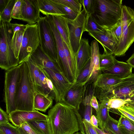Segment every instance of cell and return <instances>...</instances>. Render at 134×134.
Listing matches in <instances>:
<instances>
[{"label":"cell","instance_id":"cell-28","mask_svg":"<svg viewBox=\"0 0 134 134\" xmlns=\"http://www.w3.org/2000/svg\"><path fill=\"white\" fill-rule=\"evenodd\" d=\"M27 61L29 66L31 77L36 92L40 85L41 70L40 68L33 62L29 58Z\"/></svg>","mask_w":134,"mask_h":134},{"label":"cell","instance_id":"cell-24","mask_svg":"<svg viewBox=\"0 0 134 134\" xmlns=\"http://www.w3.org/2000/svg\"><path fill=\"white\" fill-rule=\"evenodd\" d=\"M122 79L113 75L101 73L93 85L94 88L105 90L117 84Z\"/></svg>","mask_w":134,"mask_h":134},{"label":"cell","instance_id":"cell-14","mask_svg":"<svg viewBox=\"0 0 134 134\" xmlns=\"http://www.w3.org/2000/svg\"><path fill=\"white\" fill-rule=\"evenodd\" d=\"M40 12L37 0H23L20 20L29 24H36L41 18Z\"/></svg>","mask_w":134,"mask_h":134},{"label":"cell","instance_id":"cell-13","mask_svg":"<svg viewBox=\"0 0 134 134\" xmlns=\"http://www.w3.org/2000/svg\"><path fill=\"white\" fill-rule=\"evenodd\" d=\"M9 121L14 126L19 127L23 124L34 121H46L48 120L47 115L43 114L38 111L16 110L9 114Z\"/></svg>","mask_w":134,"mask_h":134},{"label":"cell","instance_id":"cell-46","mask_svg":"<svg viewBox=\"0 0 134 134\" xmlns=\"http://www.w3.org/2000/svg\"><path fill=\"white\" fill-rule=\"evenodd\" d=\"M19 127L29 134H40L34 130L27 122L23 124Z\"/></svg>","mask_w":134,"mask_h":134},{"label":"cell","instance_id":"cell-12","mask_svg":"<svg viewBox=\"0 0 134 134\" xmlns=\"http://www.w3.org/2000/svg\"><path fill=\"white\" fill-rule=\"evenodd\" d=\"M86 14L83 9L74 20H68L70 39L73 50L75 54L79 47L83 33Z\"/></svg>","mask_w":134,"mask_h":134},{"label":"cell","instance_id":"cell-8","mask_svg":"<svg viewBox=\"0 0 134 134\" xmlns=\"http://www.w3.org/2000/svg\"><path fill=\"white\" fill-rule=\"evenodd\" d=\"M40 43L39 30L37 23L31 25L27 24L18 57L19 64L28 60Z\"/></svg>","mask_w":134,"mask_h":134},{"label":"cell","instance_id":"cell-15","mask_svg":"<svg viewBox=\"0 0 134 134\" xmlns=\"http://www.w3.org/2000/svg\"><path fill=\"white\" fill-rule=\"evenodd\" d=\"M87 83L85 84H74L65 96L62 102L78 110L83 102Z\"/></svg>","mask_w":134,"mask_h":134},{"label":"cell","instance_id":"cell-20","mask_svg":"<svg viewBox=\"0 0 134 134\" xmlns=\"http://www.w3.org/2000/svg\"><path fill=\"white\" fill-rule=\"evenodd\" d=\"M91 55L90 69V74L87 81L90 78L96 79L101 73L99 66V49L98 42L96 40L91 43Z\"/></svg>","mask_w":134,"mask_h":134},{"label":"cell","instance_id":"cell-21","mask_svg":"<svg viewBox=\"0 0 134 134\" xmlns=\"http://www.w3.org/2000/svg\"><path fill=\"white\" fill-rule=\"evenodd\" d=\"M132 68L127 63L117 60L110 68L101 71L103 73L114 75L118 77L123 79L132 74Z\"/></svg>","mask_w":134,"mask_h":134},{"label":"cell","instance_id":"cell-51","mask_svg":"<svg viewBox=\"0 0 134 134\" xmlns=\"http://www.w3.org/2000/svg\"><path fill=\"white\" fill-rule=\"evenodd\" d=\"M126 62L132 68H134V53L126 61Z\"/></svg>","mask_w":134,"mask_h":134},{"label":"cell","instance_id":"cell-16","mask_svg":"<svg viewBox=\"0 0 134 134\" xmlns=\"http://www.w3.org/2000/svg\"><path fill=\"white\" fill-rule=\"evenodd\" d=\"M91 55V47L88 39L81 38L79 49L75 54L76 62V81L80 72L90 60Z\"/></svg>","mask_w":134,"mask_h":134},{"label":"cell","instance_id":"cell-41","mask_svg":"<svg viewBox=\"0 0 134 134\" xmlns=\"http://www.w3.org/2000/svg\"><path fill=\"white\" fill-rule=\"evenodd\" d=\"M23 0H16L11 14L12 18L20 20Z\"/></svg>","mask_w":134,"mask_h":134},{"label":"cell","instance_id":"cell-31","mask_svg":"<svg viewBox=\"0 0 134 134\" xmlns=\"http://www.w3.org/2000/svg\"><path fill=\"white\" fill-rule=\"evenodd\" d=\"M109 110L105 105L100 103L98 111L96 112V116L99 121L100 129L103 130L108 121L110 115Z\"/></svg>","mask_w":134,"mask_h":134},{"label":"cell","instance_id":"cell-3","mask_svg":"<svg viewBox=\"0 0 134 134\" xmlns=\"http://www.w3.org/2000/svg\"><path fill=\"white\" fill-rule=\"evenodd\" d=\"M122 0H95L91 15L97 23L105 30L110 29L121 19Z\"/></svg>","mask_w":134,"mask_h":134},{"label":"cell","instance_id":"cell-6","mask_svg":"<svg viewBox=\"0 0 134 134\" xmlns=\"http://www.w3.org/2000/svg\"><path fill=\"white\" fill-rule=\"evenodd\" d=\"M13 35L11 23L0 21V67L6 71L19 65L11 47Z\"/></svg>","mask_w":134,"mask_h":134},{"label":"cell","instance_id":"cell-40","mask_svg":"<svg viewBox=\"0 0 134 134\" xmlns=\"http://www.w3.org/2000/svg\"><path fill=\"white\" fill-rule=\"evenodd\" d=\"M95 3V0H82L83 9L85 11L86 15H91L92 13Z\"/></svg>","mask_w":134,"mask_h":134},{"label":"cell","instance_id":"cell-34","mask_svg":"<svg viewBox=\"0 0 134 134\" xmlns=\"http://www.w3.org/2000/svg\"><path fill=\"white\" fill-rule=\"evenodd\" d=\"M16 0H9L3 10L0 13V21L10 23L12 12Z\"/></svg>","mask_w":134,"mask_h":134},{"label":"cell","instance_id":"cell-1","mask_svg":"<svg viewBox=\"0 0 134 134\" xmlns=\"http://www.w3.org/2000/svg\"><path fill=\"white\" fill-rule=\"evenodd\" d=\"M94 95L99 101L104 99L109 111L112 113L120 114L119 109H134V74L107 89L94 88Z\"/></svg>","mask_w":134,"mask_h":134},{"label":"cell","instance_id":"cell-9","mask_svg":"<svg viewBox=\"0 0 134 134\" xmlns=\"http://www.w3.org/2000/svg\"><path fill=\"white\" fill-rule=\"evenodd\" d=\"M38 26L40 45L51 59L57 62L58 55L54 36L46 16L41 17L37 23Z\"/></svg>","mask_w":134,"mask_h":134},{"label":"cell","instance_id":"cell-5","mask_svg":"<svg viewBox=\"0 0 134 134\" xmlns=\"http://www.w3.org/2000/svg\"><path fill=\"white\" fill-rule=\"evenodd\" d=\"M122 32L113 55L122 57L134 42V10L125 5L122 6L121 18Z\"/></svg>","mask_w":134,"mask_h":134},{"label":"cell","instance_id":"cell-25","mask_svg":"<svg viewBox=\"0 0 134 134\" xmlns=\"http://www.w3.org/2000/svg\"><path fill=\"white\" fill-rule=\"evenodd\" d=\"M53 100L51 98L42 94L36 93L34 99V109L45 112L52 106Z\"/></svg>","mask_w":134,"mask_h":134},{"label":"cell","instance_id":"cell-43","mask_svg":"<svg viewBox=\"0 0 134 134\" xmlns=\"http://www.w3.org/2000/svg\"><path fill=\"white\" fill-rule=\"evenodd\" d=\"M82 122L85 134H98L94 127L90 123L83 119Z\"/></svg>","mask_w":134,"mask_h":134},{"label":"cell","instance_id":"cell-47","mask_svg":"<svg viewBox=\"0 0 134 134\" xmlns=\"http://www.w3.org/2000/svg\"><path fill=\"white\" fill-rule=\"evenodd\" d=\"M9 121H10L9 114L0 107V123L8 122Z\"/></svg>","mask_w":134,"mask_h":134},{"label":"cell","instance_id":"cell-38","mask_svg":"<svg viewBox=\"0 0 134 134\" xmlns=\"http://www.w3.org/2000/svg\"><path fill=\"white\" fill-rule=\"evenodd\" d=\"M107 30L113 36L117 44L120 38L122 32V26L121 19L113 26Z\"/></svg>","mask_w":134,"mask_h":134},{"label":"cell","instance_id":"cell-11","mask_svg":"<svg viewBox=\"0 0 134 134\" xmlns=\"http://www.w3.org/2000/svg\"><path fill=\"white\" fill-rule=\"evenodd\" d=\"M41 67L52 82L55 94V100L56 103L62 102L66 94L74 83L69 82L62 73Z\"/></svg>","mask_w":134,"mask_h":134},{"label":"cell","instance_id":"cell-33","mask_svg":"<svg viewBox=\"0 0 134 134\" xmlns=\"http://www.w3.org/2000/svg\"><path fill=\"white\" fill-rule=\"evenodd\" d=\"M118 121L109 115L103 130L108 134H124L118 127Z\"/></svg>","mask_w":134,"mask_h":134},{"label":"cell","instance_id":"cell-49","mask_svg":"<svg viewBox=\"0 0 134 134\" xmlns=\"http://www.w3.org/2000/svg\"><path fill=\"white\" fill-rule=\"evenodd\" d=\"M99 123V121L96 116L92 115L91 118L90 123L93 126L98 127Z\"/></svg>","mask_w":134,"mask_h":134},{"label":"cell","instance_id":"cell-39","mask_svg":"<svg viewBox=\"0 0 134 134\" xmlns=\"http://www.w3.org/2000/svg\"><path fill=\"white\" fill-rule=\"evenodd\" d=\"M53 0L62 8L65 14V16H64L67 19L71 20H74L79 14L69 8L55 2L54 0Z\"/></svg>","mask_w":134,"mask_h":134},{"label":"cell","instance_id":"cell-4","mask_svg":"<svg viewBox=\"0 0 134 134\" xmlns=\"http://www.w3.org/2000/svg\"><path fill=\"white\" fill-rule=\"evenodd\" d=\"M21 77L15 98L16 111H33L36 92L27 61L19 64Z\"/></svg>","mask_w":134,"mask_h":134},{"label":"cell","instance_id":"cell-19","mask_svg":"<svg viewBox=\"0 0 134 134\" xmlns=\"http://www.w3.org/2000/svg\"><path fill=\"white\" fill-rule=\"evenodd\" d=\"M88 34L102 45L104 49V53L113 54L117 43L107 30L105 29L103 33L89 32Z\"/></svg>","mask_w":134,"mask_h":134},{"label":"cell","instance_id":"cell-36","mask_svg":"<svg viewBox=\"0 0 134 134\" xmlns=\"http://www.w3.org/2000/svg\"><path fill=\"white\" fill-rule=\"evenodd\" d=\"M90 60L80 72L74 84H85L87 83L90 74Z\"/></svg>","mask_w":134,"mask_h":134},{"label":"cell","instance_id":"cell-32","mask_svg":"<svg viewBox=\"0 0 134 134\" xmlns=\"http://www.w3.org/2000/svg\"><path fill=\"white\" fill-rule=\"evenodd\" d=\"M25 31L16 32L13 35L11 40L12 50L16 58L18 59Z\"/></svg>","mask_w":134,"mask_h":134},{"label":"cell","instance_id":"cell-7","mask_svg":"<svg viewBox=\"0 0 134 134\" xmlns=\"http://www.w3.org/2000/svg\"><path fill=\"white\" fill-rule=\"evenodd\" d=\"M21 77L20 65L6 71L5 74L4 99L7 113L16 111L15 98Z\"/></svg>","mask_w":134,"mask_h":134},{"label":"cell","instance_id":"cell-35","mask_svg":"<svg viewBox=\"0 0 134 134\" xmlns=\"http://www.w3.org/2000/svg\"><path fill=\"white\" fill-rule=\"evenodd\" d=\"M55 2L71 9L80 13L82 10V0H54Z\"/></svg>","mask_w":134,"mask_h":134},{"label":"cell","instance_id":"cell-55","mask_svg":"<svg viewBox=\"0 0 134 134\" xmlns=\"http://www.w3.org/2000/svg\"><path fill=\"white\" fill-rule=\"evenodd\" d=\"M0 134H3L0 131Z\"/></svg>","mask_w":134,"mask_h":134},{"label":"cell","instance_id":"cell-17","mask_svg":"<svg viewBox=\"0 0 134 134\" xmlns=\"http://www.w3.org/2000/svg\"><path fill=\"white\" fill-rule=\"evenodd\" d=\"M29 58L38 66L46 68L55 72L62 73L58 62L52 60L47 56L43 51L40 45Z\"/></svg>","mask_w":134,"mask_h":134},{"label":"cell","instance_id":"cell-52","mask_svg":"<svg viewBox=\"0 0 134 134\" xmlns=\"http://www.w3.org/2000/svg\"><path fill=\"white\" fill-rule=\"evenodd\" d=\"M98 134H108L105 132L103 130L99 128L98 127H94Z\"/></svg>","mask_w":134,"mask_h":134},{"label":"cell","instance_id":"cell-23","mask_svg":"<svg viewBox=\"0 0 134 134\" xmlns=\"http://www.w3.org/2000/svg\"><path fill=\"white\" fill-rule=\"evenodd\" d=\"M37 1L40 12L46 16H65L62 8L53 0H37Z\"/></svg>","mask_w":134,"mask_h":134},{"label":"cell","instance_id":"cell-53","mask_svg":"<svg viewBox=\"0 0 134 134\" xmlns=\"http://www.w3.org/2000/svg\"><path fill=\"white\" fill-rule=\"evenodd\" d=\"M20 134H29L28 133L24 131L19 127H18Z\"/></svg>","mask_w":134,"mask_h":134},{"label":"cell","instance_id":"cell-27","mask_svg":"<svg viewBox=\"0 0 134 134\" xmlns=\"http://www.w3.org/2000/svg\"><path fill=\"white\" fill-rule=\"evenodd\" d=\"M118 126L124 134H134V122L123 115H120Z\"/></svg>","mask_w":134,"mask_h":134},{"label":"cell","instance_id":"cell-2","mask_svg":"<svg viewBox=\"0 0 134 134\" xmlns=\"http://www.w3.org/2000/svg\"><path fill=\"white\" fill-rule=\"evenodd\" d=\"M52 134H85L82 119L78 110L63 102L56 103L48 111Z\"/></svg>","mask_w":134,"mask_h":134},{"label":"cell","instance_id":"cell-30","mask_svg":"<svg viewBox=\"0 0 134 134\" xmlns=\"http://www.w3.org/2000/svg\"><path fill=\"white\" fill-rule=\"evenodd\" d=\"M117 60L113 54L103 53L100 54L99 66L100 70L109 69L112 66Z\"/></svg>","mask_w":134,"mask_h":134},{"label":"cell","instance_id":"cell-22","mask_svg":"<svg viewBox=\"0 0 134 134\" xmlns=\"http://www.w3.org/2000/svg\"><path fill=\"white\" fill-rule=\"evenodd\" d=\"M38 67L41 70L40 85L36 94L40 93L53 100L55 99V94L52 82L43 69Z\"/></svg>","mask_w":134,"mask_h":134},{"label":"cell","instance_id":"cell-45","mask_svg":"<svg viewBox=\"0 0 134 134\" xmlns=\"http://www.w3.org/2000/svg\"><path fill=\"white\" fill-rule=\"evenodd\" d=\"M12 28L14 35L16 32L24 31L26 28L27 24L24 25L17 23H11Z\"/></svg>","mask_w":134,"mask_h":134},{"label":"cell","instance_id":"cell-18","mask_svg":"<svg viewBox=\"0 0 134 134\" xmlns=\"http://www.w3.org/2000/svg\"><path fill=\"white\" fill-rule=\"evenodd\" d=\"M50 16L70 52L72 54L75 55L71 44L68 20L63 16Z\"/></svg>","mask_w":134,"mask_h":134},{"label":"cell","instance_id":"cell-44","mask_svg":"<svg viewBox=\"0 0 134 134\" xmlns=\"http://www.w3.org/2000/svg\"><path fill=\"white\" fill-rule=\"evenodd\" d=\"M118 110L121 114L134 122V109L131 108L119 109Z\"/></svg>","mask_w":134,"mask_h":134},{"label":"cell","instance_id":"cell-37","mask_svg":"<svg viewBox=\"0 0 134 134\" xmlns=\"http://www.w3.org/2000/svg\"><path fill=\"white\" fill-rule=\"evenodd\" d=\"M0 131L3 134H20L18 127L9 122L0 123Z\"/></svg>","mask_w":134,"mask_h":134},{"label":"cell","instance_id":"cell-50","mask_svg":"<svg viewBox=\"0 0 134 134\" xmlns=\"http://www.w3.org/2000/svg\"><path fill=\"white\" fill-rule=\"evenodd\" d=\"M9 0H0V13H1L7 5Z\"/></svg>","mask_w":134,"mask_h":134},{"label":"cell","instance_id":"cell-54","mask_svg":"<svg viewBox=\"0 0 134 134\" xmlns=\"http://www.w3.org/2000/svg\"><path fill=\"white\" fill-rule=\"evenodd\" d=\"M74 134H83L81 132H78L75 133Z\"/></svg>","mask_w":134,"mask_h":134},{"label":"cell","instance_id":"cell-29","mask_svg":"<svg viewBox=\"0 0 134 134\" xmlns=\"http://www.w3.org/2000/svg\"><path fill=\"white\" fill-rule=\"evenodd\" d=\"M105 29L100 26L91 15H86L84 32L103 33Z\"/></svg>","mask_w":134,"mask_h":134},{"label":"cell","instance_id":"cell-26","mask_svg":"<svg viewBox=\"0 0 134 134\" xmlns=\"http://www.w3.org/2000/svg\"><path fill=\"white\" fill-rule=\"evenodd\" d=\"M32 128L40 134H52L50 124L47 121H31L27 122Z\"/></svg>","mask_w":134,"mask_h":134},{"label":"cell","instance_id":"cell-42","mask_svg":"<svg viewBox=\"0 0 134 134\" xmlns=\"http://www.w3.org/2000/svg\"><path fill=\"white\" fill-rule=\"evenodd\" d=\"M84 106L83 112L82 119H85L90 123L91 118L92 115V107L91 106L90 103Z\"/></svg>","mask_w":134,"mask_h":134},{"label":"cell","instance_id":"cell-10","mask_svg":"<svg viewBox=\"0 0 134 134\" xmlns=\"http://www.w3.org/2000/svg\"><path fill=\"white\" fill-rule=\"evenodd\" d=\"M55 39L57 53V62L62 74L66 78L71 77L72 74L66 58L64 41L50 15L46 16Z\"/></svg>","mask_w":134,"mask_h":134},{"label":"cell","instance_id":"cell-48","mask_svg":"<svg viewBox=\"0 0 134 134\" xmlns=\"http://www.w3.org/2000/svg\"><path fill=\"white\" fill-rule=\"evenodd\" d=\"M90 104L91 106L97 112L99 109V104L96 96L93 95L91 99Z\"/></svg>","mask_w":134,"mask_h":134}]
</instances>
